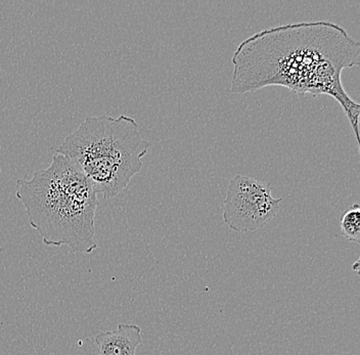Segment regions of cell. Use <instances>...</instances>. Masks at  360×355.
Returning <instances> with one entry per match:
<instances>
[{
  "instance_id": "cell-7",
  "label": "cell",
  "mask_w": 360,
  "mask_h": 355,
  "mask_svg": "<svg viewBox=\"0 0 360 355\" xmlns=\"http://www.w3.org/2000/svg\"><path fill=\"white\" fill-rule=\"evenodd\" d=\"M352 271H356L359 273V259H357L356 262H354V264L352 265Z\"/></svg>"
},
{
  "instance_id": "cell-5",
  "label": "cell",
  "mask_w": 360,
  "mask_h": 355,
  "mask_svg": "<svg viewBox=\"0 0 360 355\" xmlns=\"http://www.w3.org/2000/svg\"><path fill=\"white\" fill-rule=\"evenodd\" d=\"M94 342L100 355H136V349L143 341L139 325L119 323L114 331L96 335Z\"/></svg>"
},
{
  "instance_id": "cell-4",
  "label": "cell",
  "mask_w": 360,
  "mask_h": 355,
  "mask_svg": "<svg viewBox=\"0 0 360 355\" xmlns=\"http://www.w3.org/2000/svg\"><path fill=\"white\" fill-rule=\"evenodd\" d=\"M283 201V198H274L269 183L236 175L224 201V221L238 233L258 231L278 215Z\"/></svg>"
},
{
  "instance_id": "cell-2",
  "label": "cell",
  "mask_w": 360,
  "mask_h": 355,
  "mask_svg": "<svg viewBox=\"0 0 360 355\" xmlns=\"http://www.w3.org/2000/svg\"><path fill=\"white\" fill-rule=\"evenodd\" d=\"M18 200L46 246H68L74 253L98 249L96 212L98 193L91 181L63 155L30 179H18Z\"/></svg>"
},
{
  "instance_id": "cell-6",
  "label": "cell",
  "mask_w": 360,
  "mask_h": 355,
  "mask_svg": "<svg viewBox=\"0 0 360 355\" xmlns=\"http://www.w3.org/2000/svg\"><path fill=\"white\" fill-rule=\"evenodd\" d=\"M342 235L348 241L360 243V206L359 203H354L348 210L342 214L341 222Z\"/></svg>"
},
{
  "instance_id": "cell-1",
  "label": "cell",
  "mask_w": 360,
  "mask_h": 355,
  "mask_svg": "<svg viewBox=\"0 0 360 355\" xmlns=\"http://www.w3.org/2000/svg\"><path fill=\"white\" fill-rule=\"evenodd\" d=\"M231 91L281 86L300 94L328 96L347 116L359 147L360 105L342 84L344 70L359 66L360 44L340 25H281L250 36L236 47Z\"/></svg>"
},
{
  "instance_id": "cell-8",
  "label": "cell",
  "mask_w": 360,
  "mask_h": 355,
  "mask_svg": "<svg viewBox=\"0 0 360 355\" xmlns=\"http://www.w3.org/2000/svg\"><path fill=\"white\" fill-rule=\"evenodd\" d=\"M0 172H1V169H0Z\"/></svg>"
},
{
  "instance_id": "cell-3",
  "label": "cell",
  "mask_w": 360,
  "mask_h": 355,
  "mask_svg": "<svg viewBox=\"0 0 360 355\" xmlns=\"http://www.w3.org/2000/svg\"><path fill=\"white\" fill-rule=\"evenodd\" d=\"M150 143L126 115L86 117L56 150L91 181L98 194L112 199L143 169Z\"/></svg>"
}]
</instances>
